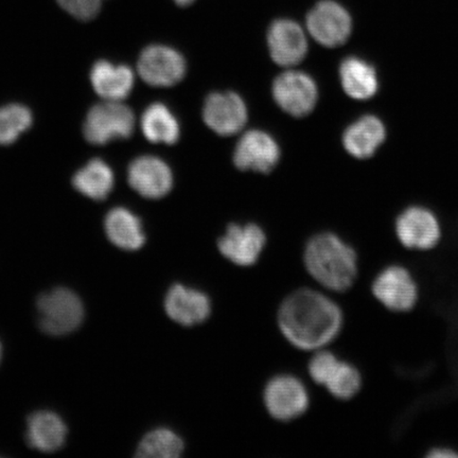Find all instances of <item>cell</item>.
<instances>
[{
    "label": "cell",
    "mask_w": 458,
    "mask_h": 458,
    "mask_svg": "<svg viewBox=\"0 0 458 458\" xmlns=\"http://www.w3.org/2000/svg\"><path fill=\"white\" fill-rule=\"evenodd\" d=\"M278 323L292 345L303 351H319L340 335L344 314L341 307L322 292L302 289L283 302Z\"/></svg>",
    "instance_id": "cell-1"
},
{
    "label": "cell",
    "mask_w": 458,
    "mask_h": 458,
    "mask_svg": "<svg viewBox=\"0 0 458 458\" xmlns=\"http://www.w3.org/2000/svg\"><path fill=\"white\" fill-rule=\"evenodd\" d=\"M305 266L315 282L336 293L351 290L357 282V251L332 233H322L308 242Z\"/></svg>",
    "instance_id": "cell-2"
},
{
    "label": "cell",
    "mask_w": 458,
    "mask_h": 458,
    "mask_svg": "<svg viewBox=\"0 0 458 458\" xmlns=\"http://www.w3.org/2000/svg\"><path fill=\"white\" fill-rule=\"evenodd\" d=\"M38 326L44 334L64 336L82 325L85 310L80 297L67 288H55L38 297Z\"/></svg>",
    "instance_id": "cell-3"
},
{
    "label": "cell",
    "mask_w": 458,
    "mask_h": 458,
    "mask_svg": "<svg viewBox=\"0 0 458 458\" xmlns=\"http://www.w3.org/2000/svg\"><path fill=\"white\" fill-rule=\"evenodd\" d=\"M135 116L122 101H106L91 107L86 114L83 134L91 145L105 146L133 134Z\"/></svg>",
    "instance_id": "cell-4"
},
{
    "label": "cell",
    "mask_w": 458,
    "mask_h": 458,
    "mask_svg": "<svg viewBox=\"0 0 458 458\" xmlns=\"http://www.w3.org/2000/svg\"><path fill=\"white\" fill-rule=\"evenodd\" d=\"M371 293L388 311L408 313L420 300V286L408 267L389 265L372 280Z\"/></svg>",
    "instance_id": "cell-5"
},
{
    "label": "cell",
    "mask_w": 458,
    "mask_h": 458,
    "mask_svg": "<svg viewBox=\"0 0 458 458\" xmlns=\"http://www.w3.org/2000/svg\"><path fill=\"white\" fill-rule=\"evenodd\" d=\"M309 33L318 44L335 48L345 44L352 32V19L335 0H322L307 16Z\"/></svg>",
    "instance_id": "cell-6"
},
{
    "label": "cell",
    "mask_w": 458,
    "mask_h": 458,
    "mask_svg": "<svg viewBox=\"0 0 458 458\" xmlns=\"http://www.w3.org/2000/svg\"><path fill=\"white\" fill-rule=\"evenodd\" d=\"M394 232L405 249L426 251L437 248L442 239V226L437 216L421 206H411L397 217Z\"/></svg>",
    "instance_id": "cell-7"
},
{
    "label": "cell",
    "mask_w": 458,
    "mask_h": 458,
    "mask_svg": "<svg viewBox=\"0 0 458 458\" xmlns=\"http://www.w3.org/2000/svg\"><path fill=\"white\" fill-rule=\"evenodd\" d=\"M273 97L283 111L301 118L310 114L318 99V85L309 74L284 72L275 80Z\"/></svg>",
    "instance_id": "cell-8"
},
{
    "label": "cell",
    "mask_w": 458,
    "mask_h": 458,
    "mask_svg": "<svg viewBox=\"0 0 458 458\" xmlns=\"http://www.w3.org/2000/svg\"><path fill=\"white\" fill-rule=\"evenodd\" d=\"M140 76L154 88H170L180 83L186 74V62L179 51L165 45H151L142 51Z\"/></svg>",
    "instance_id": "cell-9"
},
{
    "label": "cell",
    "mask_w": 458,
    "mask_h": 458,
    "mask_svg": "<svg viewBox=\"0 0 458 458\" xmlns=\"http://www.w3.org/2000/svg\"><path fill=\"white\" fill-rule=\"evenodd\" d=\"M309 394L302 382L293 376L273 377L265 389V403L268 413L277 420L289 421L306 413Z\"/></svg>",
    "instance_id": "cell-10"
},
{
    "label": "cell",
    "mask_w": 458,
    "mask_h": 458,
    "mask_svg": "<svg viewBox=\"0 0 458 458\" xmlns=\"http://www.w3.org/2000/svg\"><path fill=\"white\" fill-rule=\"evenodd\" d=\"M203 119L217 135L233 136L248 122V108L242 97L233 91L213 93L205 100Z\"/></svg>",
    "instance_id": "cell-11"
},
{
    "label": "cell",
    "mask_w": 458,
    "mask_h": 458,
    "mask_svg": "<svg viewBox=\"0 0 458 458\" xmlns=\"http://www.w3.org/2000/svg\"><path fill=\"white\" fill-rule=\"evenodd\" d=\"M280 158V148L271 135L254 130L245 133L233 152V163L242 171L270 174Z\"/></svg>",
    "instance_id": "cell-12"
},
{
    "label": "cell",
    "mask_w": 458,
    "mask_h": 458,
    "mask_svg": "<svg viewBox=\"0 0 458 458\" xmlns=\"http://www.w3.org/2000/svg\"><path fill=\"white\" fill-rule=\"evenodd\" d=\"M128 182L140 196L157 199L167 196L171 191L174 174L163 159L143 156L130 164Z\"/></svg>",
    "instance_id": "cell-13"
},
{
    "label": "cell",
    "mask_w": 458,
    "mask_h": 458,
    "mask_svg": "<svg viewBox=\"0 0 458 458\" xmlns=\"http://www.w3.org/2000/svg\"><path fill=\"white\" fill-rule=\"evenodd\" d=\"M267 46L272 59L284 67H293L305 59L308 42L305 32L297 22L277 20L267 31Z\"/></svg>",
    "instance_id": "cell-14"
},
{
    "label": "cell",
    "mask_w": 458,
    "mask_h": 458,
    "mask_svg": "<svg viewBox=\"0 0 458 458\" xmlns=\"http://www.w3.org/2000/svg\"><path fill=\"white\" fill-rule=\"evenodd\" d=\"M266 234L256 225H229L217 248L234 265L253 266L259 259L266 245Z\"/></svg>",
    "instance_id": "cell-15"
},
{
    "label": "cell",
    "mask_w": 458,
    "mask_h": 458,
    "mask_svg": "<svg viewBox=\"0 0 458 458\" xmlns=\"http://www.w3.org/2000/svg\"><path fill=\"white\" fill-rule=\"evenodd\" d=\"M165 310L175 323L191 327L209 318L211 302L202 291L176 284L165 295Z\"/></svg>",
    "instance_id": "cell-16"
},
{
    "label": "cell",
    "mask_w": 458,
    "mask_h": 458,
    "mask_svg": "<svg viewBox=\"0 0 458 458\" xmlns=\"http://www.w3.org/2000/svg\"><path fill=\"white\" fill-rule=\"evenodd\" d=\"M67 434L66 423L55 411H38L28 417L27 444L42 454H54L62 449Z\"/></svg>",
    "instance_id": "cell-17"
},
{
    "label": "cell",
    "mask_w": 458,
    "mask_h": 458,
    "mask_svg": "<svg viewBox=\"0 0 458 458\" xmlns=\"http://www.w3.org/2000/svg\"><path fill=\"white\" fill-rule=\"evenodd\" d=\"M386 139V125L380 118L374 114H365L344 131L343 146L352 157L368 159L374 157Z\"/></svg>",
    "instance_id": "cell-18"
},
{
    "label": "cell",
    "mask_w": 458,
    "mask_h": 458,
    "mask_svg": "<svg viewBox=\"0 0 458 458\" xmlns=\"http://www.w3.org/2000/svg\"><path fill=\"white\" fill-rule=\"evenodd\" d=\"M90 81L97 95L102 99L123 101L133 90L135 76L128 66L114 65L101 60L91 68Z\"/></svg>",
    "instance_id": "cell-19"
},
{
    "label": "cell",
    "mask_w": 458,
    "mask_h": 458,
    "mask_svg": "<svg viewBox=\"0 0 458 458\" xmlns=\"http://www.w3.org/2000/svg\"><path fill=\"white\" fill-rule=\"evenodd\" d=\"M340 80L344 91L354 100L371 99L379 89L376 68L359 56H348L341 63Z\"/></svg>",
    "instance_id": "cell-20"
},
{
    "label": "cell",
    "mask_w": 458,
    "mask_h": 458,
    "mask_svg": "<svg viewBox=\"0 0 458 458\" xmlns=\"http://www.w3.org/2000/svg\"><path fill=\"white\" fill-rule=\"evenodd\" d=\"M105 228L108 240L119 249L134 251L146 243L140 217L127 208H116L108 211Z\"/></svg>",
    "instance_id": "cell-21"
},
{
    "label": "cell",
    "mask_w": 458,
    "mask_h": 458,
    "mask_svg": "<svg viewBox=\"0 0 458 458\" xmlns=\"http://www.w3.org/2000/svg\"><path fill=\"white\" fill-rule=\"evenodd\" d=\"M114 184V172L105 160L94 158L76 172L72 185L84 197L103 200L110 196Z\"/></svg>",
    "instance_id": "cell-22"
},
{
    "label": "cell",
    "mask_w": 458,
    "mask_h": 458,
    "mask_svg": "<svg viewBox=\"0 0 458 458\" xmlns=\"http://www.w3.org/2000/svg\"><path fill=\"white\" fill-rule=\"evenodd\" d=\"M143 135L153 143L174 145L180 140L181 128L174 113L163 103H152L140 120Z\"/></svg>",
    "instance_id": "cell-23"
},
{
    "label": "cell",
    "mask_w": 458,
    "mask_h": 458,
    "mask_svg": "<svg viewBox=\"0 0 458 458\" xmlns=\"http://www.w3.org/2000/svg\"><path fill=\"white\" fill-rule=\"evenodd\" d=\"M184 452L182 438L169 428L153 429L142 438L136 456L141 458H176Z\"/></svg>",
    "instance_id": "cell-24"
},
{
    "label": "cell",
    "mask_w": 458,
    "mask_h": 458,
    "mask_svg": "<svg viewBox=\"0 0 458 458\" xmlns=\"http://www.w3.org/2000/svg\"><path fill=\"white\" fill-rule=\"evenodd\" d=\"M33 114L20 103L0 107V145L10 146L31 128Z\"/></svg>",
    "instance_id": "cell-25"
},
{
    "label": "cell",
    "mask_w": 458,
    "mask_h": 458,
    "mask_svg": "<svg viewBox=\"0 0 458 458\" xmlns=\"http://www.w3.org/2000/svg\"><path fill=\"white\" fill-rule=\"evenodd\" d=\"M362 386L363 377L357 366L340 360L324 386L335 398L351 400L357 396Z\"/></svg>",
    "instance_id": "cell-26"
},
{
    "label": "cell",
    "mask_w": 458,
    "mask_h": 458,
    "mask_svg": "<svg viewBox=\"0 0 458 458\" xmlns=\"http://www.w3.org/2000/svg\"><path fill=\"white\" fill-rule=\"evenodd\" d=\"M339 362L340 359L334 352L319 349L309 363V374L315 383L324 386Z\"/></svg>",
    "instance_id": "cell-27"
},
{
    "label": "cell",
    "mask_w": 458,
    "mask_h": 458,
    "mask_svg": "<svg viewBox=\"0 0 458 458\" xmlns=\"http://www.w3.org/2000/svg\"><path fill=\"white\" fill-rule=\"evenodd\" d=\"M57 4L80 21L94 20L99 14L103 0H56Z\"/></svg>",
    "instance_id": "cell-28"
},
{
    "label": "cell",
    "mask_w": 458,
    "mask_h": 458,
    "mask_svg": "<svg viewBox=\"0 0 458 458\" xmlns=\"http://www.w3.org/2000/svg\"><path fill=\"white\" fill-rule=\"evenodd\" d=\"M427 456L432 458H454L458 457V452L451 448H445V446H439V448L429 450Z\"/></svg>",
    "instance_id": "cell-29"
},
{
    "label": "cell",
    "mask_w": 458,
    "mask_h": 458,
    "mask_svg": "<svg viewBox=\"0 0 458 458\" xmlns=\"http://www.w3.org/2000/svg\"><path fill=\"white\" fill-rule=\"evenodd\" d=\"M174 2L181 5V7H187V5H191L194 3V0H174Z\"/></svg>",
    "instance_id": "cell-30"
},
{
    "label": "cell",
    "mask_w": 458,
    "mask_h": 458,
    "mask_svg": "<svg viewBox=\"0 0 458 458\" xmlns=\"http://www.w3.org/2000/svg\"><path fill=\"white\" fill-rule=\"evenodd\" d=\"M2 356H3V347H2V344H0V360H2Z\"/></svg>",
    "instance_id": "cell-31"
}]
</instances>
